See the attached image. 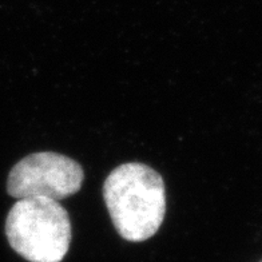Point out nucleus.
<instances>
[{"label": "nucleus", "instance_id": "obj_1", "mask_svg": "<svg viewBox=\"0 0 262 262\" xmlns=\"http://www.w3.org/2000/svg\"><path fill=\"white\" fill-rule=\"evenodd\" d=\"M103 196L114 228L124 239L142 242L159 230L166 213L162 177L143 163H124L107 177Z\"/></svg>", "mask_w": 262, "mask_h": 262}, {"label": "nucleus", "instance_id": "obj_2", "mask_svg": "<svg viewBox=\"0 0 262 262\" xmlns=\"http://www.w3.org/2000/svg\"><path fill=\"white\" fill-rule=\"evenodd\" d=\"M6 234L11 248L30 262H60L69 252L71 222L58 201L23 198L8 213Z\"/></svg>", "mask_w": 262, "mask_h": 262}, {"label": "nucleus", "instance_id": "obj_3", "mask_svg": "<svg viewBox=\"0 0 262 262\" xmlns=\"http://www.w3.org/2000/svg\"><path fill=\"white\" fill-rule=\"evenodd\" d=\"M78 162L56 152H35L12 167L7 181L11 196L60 201L78 193L83 183Z\"/></svg>", "mask_w": 262, "mask_h": 262}]
</instances>
